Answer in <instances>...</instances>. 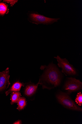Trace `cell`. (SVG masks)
Instances as JSON below:
<instances>
[{
	"label": "cell",
	"mask_w": 82,
	"mask_h": 124,
	"mask_svg": "<svg viewBox=\"0 0 82 124\" xmlns=\"http://www.w3.org/2000/svg\"><path fill=\"white\" fill-rule=\"evenodd\" d=\"M69 95L58 89L55 93V97L57 102L65 108L82 112V108L76 103Z\"/></svg>",
	"instance_id": "cell-2"
},
{
	"label": "cell",
	"mask_w": 82,
	"mask_h": 124,
	"mask_svg": "<svg viewBox=\"0 0 82 124\" xmlns=\"http://www.w3.org/2000/svg\"><path fill=\"white\" fill-rule=\"evenodd\" d=\"M54 58L57 62L58 67L61 69L62 72L66 76L75 78L79 76L78 70L70 64L66 59L62 58L59 55Z\"/></svg>",
	"instance_id": "cell-3"
},
{
	"label": "cell",
	"mask_w": 82,
	"mask_h": 124,
	"mask_svg": "<svg viewBox=\"0 0 82 124\" xmlns=\"http://www.w3.org/2000/svg\"><path fill=\"white\" fill-rule=\"evenodd\" d=\"M29 20L32 23L37 25L42 24L47 25H51L57 22L60 18H52L45 17L36 13H31L29 14Z\"/></svg>",
	"instance_id": "cell-5"
},
{
	"label": "cell",
	"mask_w": 82,
	"mask_h": 124,
	"mask_svg": "<svg viewBox=\"0 0 82 124\" xmlns=\"http://www.w3.org/2000/svg\"><path fill=\"white\" fill-rule=\"evenodd\" d=\"M62 89L70 95L73 93L78 92L82 89V83L75 78L66 77L64 81Z\"/></svg>",
	"instance_id": "cell-4"
},
{
	"label": "cell",
	"mask_w": 82,
	"mask_h": 124,
	"mask_svg": "<svg viewBox=\"0 0 82 124\" xmlns=\"http://www.w3.org/2000/svg\"><path fill=\"white\" fill-rule=\"evenodd\" d=\"M75 102L79 106L82 105V94L81 92L78 93L75 100Z\"/></svg>",
	"instance_id": "cell-12"
},
{
	"label": "cell",
	"mask_w": 82,
	"mask_h": 124,
	"mask_svg": "<svg viewBox=\"0 0 82 124\" xmlns=\"http://www.w3.org/2000/svg\"><path fill=\"white\" fill-rule=\"evenodd\" d=\"M13 124H22V122L21 120H18L14 122Z\"/></svg>",
	"instance_id": "cell-14"
},
{
	"label": "cell",
	"mask_w": 82,
	"mask_h": 124,
	"mask_svg": "<svg viewBox=\"0 0 82 124\" xmlns=\"http://www.w3.org/2000/svg\"><path fill=\"white\" fill-rule=\"evenodd\" d=\"M17 103L18 105L17 109L19 111H20L24 109L26 106V99L24 97H20Z\"/></svg>",
	"instance_id": "cell-9"
},
{
	"label": "cell",
	"mask_w": 82,
	"mask_h": 124,
	"mask_svg": "<svg viewBox=\"0 0 82 124\" xmlns=\"http://www.w3.org/2000/svg\"><path fill=\"white\" fill-rule=\"evenodd\" d=\"M40 69L43 72L38 83L42 86L43 89L50 90L61 86L63 80V74L53 61L47 65H41Z\"/></svg>",
	"instance_id": "cell-1"
},
{
	"label": "cell",
	"mask_w": 82,
	"mask_h": 124,
	"mask_svg": "<svg viewBox=\"0 0 82 124\" xmlns=\"http://www.w3.org/2000/svg\"><path fill=\"white\" fill-rule=\"evenodd\" d=\"M4 2H7L8 3H10L11 5V6H13L17 2L18 0H4Z\"/></svg>",
	"instance_id": "cell-13"
},
{
	"label": "cell",
	"mask_w": 82,
	"mask_h": 124,
	"mask_svg": "<svg viewBox=\"0 0 82 124\" xmlns=\"http://www.w3.org/2000/svg\"><path fill=\"white\" fill-rule=\"evenodd\" d=\"M9 68L0 72V92L6 89L10 85Z\"/></svg>",
	"instance_id": "cell-6"
},
{
	"label": "cell",
	"mask_w": 82,
	"mask_h": 124,
	"mask_svg": "<svg viewBox=\"0 0 82 124\" xmlns=\"http://www.w3.org/2000/svg\"><path fill=\"white\" fill-rule=\"evenodd\" d=\"M25 84L19 82H17L14 83L10 88L5 93L7 96L9 93L14 92H19L20 91L22 86H24Z\"/></svg>",
	"instance_id": "cell-8"
},
{
	"label": "cell",
	"mask_w": 82,
	"mask_h": 124,
	"mask_svg": "<svg viewBox=\"0 0 82 124\" xmlns=\"http://www.w3.org/2000/svg\"><path fill=\"white\" fill-rule=\"evenodd\" d=\"M11 104L13 105L17 103L19 98L21 97L20 93L18 92L12 93L11 95Z\"/></svg>",
	"instance_id": "cell-10"
},
{
	"label": "cell",
	"mask_w": 82,
	"mask_h": 124,
	"mask_svg": "<svg viewBox=\"0 0 82 124\" xmlns=\"http://www.w3.org/2000/svg\"><path fill=\"white\" fill-rule=\"evenodd\" d=\"M7 5L4 3H0V15H4L8 12Z\"/></svg>",
	"instance_id": "cell-11"
},
{
	"label": "cell",
	"mask_w": 82,
	"mask_h": 124,
	"mask_svg": "<svg viewBox=\"0 0 82 124\" xmlns=\"http://www.w3.org/2000/svg\"><path fill=\"white\" fill-rule=\"evenodd\" d=\"M39 84H36L31 82L27 83L24 90V94L28 98H31L34 96L36 93Z\"/></svg>",
	"instance_id": "cell-7"
}]
</instances>
